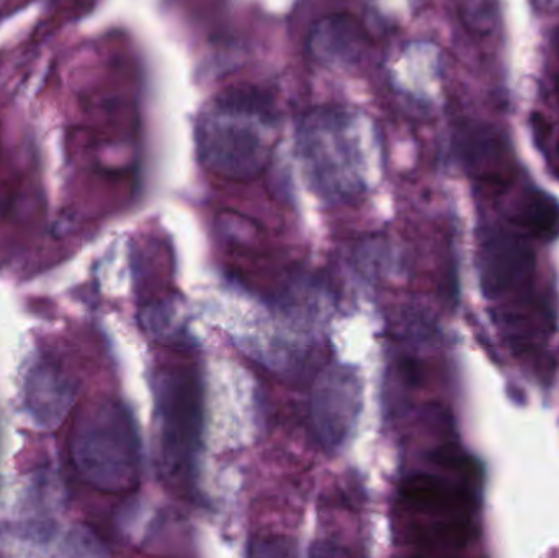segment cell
Segmentation results:
<instances>
[{
	"instance_id": "obj_11",
	"label": "cell",
	"mask_w": 559,
	"mask_h": 558,
	"mask_svg": "<svg viewBox=\"0 0 559 558\" xmlns=\"http://www.w3.org/2000/svg\"><path fill=\"white\" fill-rule=\"evenodd\" d=\"M295 554L292 544L285 539H274V537H265V539L255 541L251 546L249 556L254 557H292Z\"/></svg>"
},
{
	"instance_id": "obj_5",
	"label": "cell",
	"mask_w": 559,
	"mask_h": 558,
	"mask_svg": "<svg viewBox=\"0 0 559 558\" xmlns=\"http://www.w3.org/2000/svg\"><path fill=\"white\" fill-rule=\"evenodd\" d=\"M357 121L342 111H316L299 128V153L312 180L328 192L357 189L364 150Z\"/></svg>"
},
{
	"instance_id": "obj_9",
	"label": "cell",
	"mask_w": 559,
	"mask_h": 558,
	"mask_svg": "<svg viewBox=\"0 0 559 558\" xmlns=\"http://www.w3.org/2000/svg\"><path fill=\"white\" fill-rule=\"evenodd\" d=\"M550 91H551V104L555 105V118L554 123L547 124V130L550 133L547 134L548 144H550V153L559 156V32L555 36L554 45H551V59H550Z\"/></svg>"
},
{
	"instance_id": "obj_8",
	"label": "cell",
	"mask_w": 559,
	"mask_h": 558,
	"mask_svg": "<svg viewBox=\"0 0 559 558\" xmlns=\"http://www.w3.org/2000/svg\"><path fill=\"white\" fill-rule=\"evenodd\" d=\"M532 264V256L525 254L524 246L518 239L506 233H495L486 242L481 277L486 294L504 290L515 278L522 277L525 269H531Z\"/></svg>"
},
{
	"instance_id": "obj_3",
	"label": "cell",
	"mask_w": 559,
	"mask_h": 558,
	"mask_svg": "<svg viewBox=\"0 0 559 558\" xmlns=\"http://www.w3.org/2000/svg\"><path fill=\"white\" fill-rule=\"evenodd\" d=\"M411 539L420 549H463L469 539L472 491L439 475L417 472L400 487Z\"/></svg>"
},
{
	"instance_id": "obj_4",
	"label": "cell",
	"mask_w": 559,
	"mask_h": 558,
	"mask_svg": "<svg viewBox=\"0 0 559 558\" xmlns=\"http://www.w3.org/2000/svg\"><path fill=\"white\" fill-rule=\"evenodd\" d=\"M154 393L164 471L169 477L187 478L202 448V382L193 370L169 367L156 377Z\"/></svg>"
},
{
	"instance_id": "obj_2",
	"label": "cell",
	"mask_w": 559,
	"mask_h": 558,
	"mask_svg": "<svg viewBox=\"0 0 559 558\" xmlns=\"http://www.w3.org/2000/svg\"><path fill=\"white\" fill-rule=\"evenodd\" d=\"M72 458L82 477L98 490L133 488L140 477L141 446L127 406L105 400L87 409L75 429Z\"/></svg>"
},
{
	"instance_id": "obj_10",
	"label": "cell",
	"mask_w": 559,
	"mask_h": 558,
	"mask_svg": "<svg viewBox=\"0 0 559 558\" xmlns=\"http://www.w3.org/2000/svg\"><path fill=\"white\" fill-rule=\"evenodd\" d=\"M68 546H71V556L102 557L107 556L97 537L85 530H72L68 537Z\"/></svg>"
},
{
	"instance_id": "obj_7",
	"label": "cell",
	"mask_w": 559,
	"mask_h": 558,
	"mask_svg": "<svg viewBox=\"0 0 559 558\" xmlns=\"http://www.w3.org/2000/svg\"><path fill=\"white\" fill-rule=\"evenodd\" d=\"M78 396V385L55 360L39 357L23 380V408L38 429L61 425Z\"/></svg>"
},
{
	"instance_id": "obj_6",
	"label": "cell",
	"mask_w": 559,
	"mask_h": 558,
	"mask_svg": "<svg viewBox=\"0 0 559 558\" xmlns=\"http://www.w3.org/2000/svg\"><path fill=\"white\" fill-rule=\"evenodd\" d=\"M364 403L360 376L354 367L334 364L322 370L311 393V422L321 444L329 451L348 441Z\"/></svg>"
},
{
	"instance_id": "obj_1",
	"label": "cell",
	"mask_w": 559,
	"mask_h": 558,
	"mask_svg": "<svg viewBox=\"0 0 559 558\" xmlns=\"http://www.w3.org/2000/svg\"><path fill=\"white\" fill-rule=\"evenodd\" d=\"M275 134L274 115L258 94L228 92L200 115V159L206 169L225 179H254L271 159Z\"/></svg>"
}]
</instances>
